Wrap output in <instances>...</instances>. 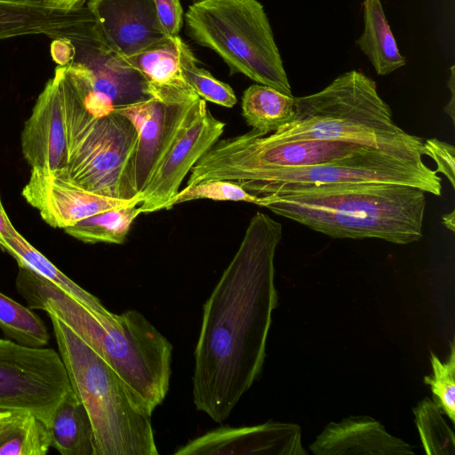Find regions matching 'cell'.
Returning a JSON list of instances; mask_svg holds the SVG:
<instances>
[{"label": "cell", "mask_w": 455, "mask_h": 455, "mask_svg": "<svg viewBox=\"0 0 455 455\" xmlns=\"http://www.w3.org/2000/svg\"><path fill=\"white\" fill-rule=\"evenodd\" d=\"M21 195L48 225L63 229L97 213L140 204L139 195L130 200L100 196L37 169H31Z\"/></svg>", "instance_id": "cell-13"}, {"label": "cell", "mask_w": 455, "mask_h": 455, "mask_svg": "<svg viewBox=\"0 0 455 455\" xmlns=\"http://www.w3.org/2000/svg\"><path fill=\"white\" fill-rule=\"evenodd\" d=\"M443 224L451 232H455V211L443 214L442 216Z\"/></svg>", "instance_id": "cell-37"}, {"label": "cell", "mask_w": 455, "mask_h": 455, "mask_svg": "<svg viewBox=\"0 0 455 455\" xmlns=\"http://www.w3.org/2000/svg\"><path fill=\"white\" fill-rule=\"evenodd\" d=\"M315 455H413L412 447L369 416L331 422L309 445Z\"/></svg>", "instance_id": "cell-18"}, {"label": "cell", "mask_w": 455, "mask_h": 455, "mask_svg": "<svg viewBox=\"0 0 455 455\" xmlns=\"http://www.w3.org/2000/svg\"><path fill=\"white\" fill-rule=\"evenodd\" d=\"M176 455H307L301 429L291 423L267 421L251 427H220L173 452Z\"/></svg>", "instance_id": "cell-15"}, {"label": "cell", "mask_w": 455, "mask_h": 455, "mask_svg": "<svg viewBox=\"0 0 455 455\" xmlns=\"http://www.w3.org/2000/svg\"><path fill=\"white\" fill-rule=\"evenodd\" d=\"M432 374L424 377V382L431 388L434 403L452 423L455 420V344H451L450 355L441 362L431 352Z\"/></svg>", "instance_id": "cell-29"}, {"label": "cell", "mask_w": 455, "mask_h": 455, "mask_svg": "<svg viewBox=\"0 0 455 455\" xmlns=\"http://www.w3.org/2000/svg\"><path fill=\"white\" fill-rule=\"evenodd\" d=\"M363 29L355 41L379 76L388 75L406 64L386 17L380 0L362 3Z\"/></svg>", "instance_id": "cell-21"}, {"label": "cell", "mask_w": 455, "mask_h": 455, "mask_svg": "<svg viewBox=\"0 0 455 455\" xmlns=\"http://www.w3.org/2000/svg\"><path fill=\"white\" fill-rule=\"evenodd\" d=\"M282 234L281 223L256 212L204 305L193 402L214 422L228 418L262 371L278 301L274 259Z\"/></svg>", "instance_id": "cell-1"}, {"label": "cell", "mask_w": 455, "mask_h": 455, "mask_svg": "<svg viewBox=\"0 0 455 455\" xmlns=\"http://www.w3.org/2000/svg\"><path fill=\"white\" fill-rule=\"evenodd\" d=\"M85 0H55V4L65 9H73L84 6Z\"/></svg>", "instance_id": "cell-36"}, {"label": "cell", "mask_w": 455, "mask_h": 455, "mask_svg": "<svg viewBox=\"0 0 455 455\" xmlns=\"http://www.w3.org/2000/svg\"><path fill=\"white\" fill-rule=\"evenodd\" d=\"M226 124L208 109L205 100L170 148L145 188L139 194L140 213L166 210L192 167L222 135Z\"/></svg>", "instance_id": "cell-12"}, {"label": "cell", "mask_w": 455, "mask_h": 455, "mask_svg": "<svg viewBox=\"0 0 455 455\" xmlns=\"http://www.w3.org/2000/svg\"><path fill=\"white\" fill-rule=\"evenodd\" d=\"M263 206L332 238H377L395 244L420 240L427 205L419 188L381 181L286 188Z\"/></svg>", "instance_id": "cell-3"}, {"label": "cell", "mask_w": 455, "mask_h": 455, "mask_svg": "<svg viewBox=\"0 0 455 455\" xmlns=\"http://www.w3.org/2000/svg\"><path fill=\"white\" fill-rule=\"evenodd\" d=\"M425 156L431 157L436 164V172L443 173L455 188V148L452 145L436 138L424 141Z\"/></svg>", "instance_id": "cell-31"}, {"label": "cell", "mask_w": 455, "mask_h": 455, "mask_svg": "<svg viewBox=\"0 0 455 455\" xmlns=\"http://www.w3.org/2000/svg\"><path fill=\"white\" fill-rule=\"evenodd\" d=\"M198 199H211L214 201H233L263 205V198L246 192L241 186L222 180H212L185 187L168 204L166 210L174 205Z\"/></svg>", "instance_id": "cell-30"}, {"label": "cell", "mask_w": 455, "mask_h": 455, "mask_svg": "<svg viewBox=\"0 0 455 455\" xmlns=\"http://www.w3.org/2000/svg\"><path fill=\"white\" fill-rule=\"evenodd\" d=\"M50 448L48 427L30 412H13L0 429V455H45Z\"/></svg>", "instance_id": "cell-25"}, {"label": "cell", "mask_w": 455, "mask_h": 455, "mask_svg": "<svg viewBox=\"0 0 455 455\" xmlns=\"http://www.w3.org/2000/svg\"><path fill=\"white\" fill-rule=\"evenodd\" d=\"M178 45L181 74L199 98L222 107H234L237 99L231 86L199 68L192 51L180 37Z\"/></svg>", "instance_id": "cell-27"}, {"label": "cell", "mask_w": 455, "mask_h": 455, "mask_svg": "<svg viewBox=\"0 0 455 455\" xmlns=\"http://www.w3.org/2000/svg\"><path fill=\"white\" fill-rule=\"evenodd\" d=\"M448 88L451 91V100L448 101L447 105L444 108V112L451 117L452 123L454 124V108H455V71L454 66L451 67V74L447 83Z\"/></svg>", "instance_id": "cell-35"}, {"label": "cell", "mask_w": 455, "mask_h": 455, "mask_svg": "<svg viewBox=\"0 0 455 455\" xmlns=\"http://www.w3.org/2000/svg\"><path fill=\"white\" fill-rule=\"evenodd\" d=\"M0 329L12 340L32 347H43L50 339L46 325L37 314L1 291Z\"/></svg>", "instance_id": "cell-26"}, {"label": "cell", "mask_w": 455, "mask_h": 455, "mask_svg": "<svg viewBox=\"0 0 455 455\" xmlns=\"http://www.w3.org/2000/svg\"><path fill=\"white\" fill-rule=\"evenodd\" d=\"M140 214L139 204L105 211L64 228L70 236L85 243L122 244L134 220Z\"/></svg>", "instance_id": "cell-24"}, {"label": "cell", "mask_w": 455, "mask_h": 455, "mask_svg": "<svg viewBox=\"0 0 455 455\" xmlns=\"http://www.w3.org/2000/svg\"><path fill=\"white\" fill-rule=\"evenodd\" d=\"M204 100L167 103L149 98L118 106L113 111L127 117L138 133L136 184L139 194L179 136L197 114Z\"/></svg>", "instance_id": "cell-11"}, {"label": "cell", "mask_w": 455, "mask_h": 455, "mask_svg": "<svg viewBox=\"0 0 455 455\" xmlns=\"http://www.w3.org/2000/svg\"><path fill=\"white\" fill-rule=\"evenodd\" d=\"M48 315L71 387L90 417L96 455H157L152 415L101 356Z\"/></svg>", "instance_id": "cell-5"}, {"label": "cell", "mask_w": 455, "mask_h": 455, "mask_svg": "<svg viewBox=\"0 0 455 455\" xmlns=\"http://www.w3.org/2000/svg\"><path fill=\"white\" fill-rule=\"evenodd\" d=\"M21 151L31 169L62 177L67 172V138L58 68L37 97L20 135Z\"/></svg>", "instance_id": "cell-14"}, {"label": "cell", "mask_w": 455, "mask_h": 455, "mask_svg": "<svg viewBox=\"0 0 455 455\" xmlns=\"http://www.w3.org/2000/svg\"><path fill=\"white\" fill-rule=\"evenodd\" d=\"M190 1H193L194 3H196V2L202 1V0H190Z\"/></svg>", "instance_id": "cell-39"}, {"label": "cell", "mask_w": 455, "mask_h": 455, "mask_svg": "<svg viewBox=\"0 0 455 455\" xmlns=\"http://www.w3.org/2000/svg\"><path fill=\"white\" fill-rule=\"evenodd\" d=\"M186 33L215 52L230 75L241 73L257 84L292 96L268 17L258 0H202L185 14Z\"/></svg>", "instance_id": "cell-7"}, {"label": "cell", "mask_w": 455, "mask_h": 455, "mask_svg": "<svg viewBox=\"0 0 455 455\" xmlns=\"http://www.w3.org/2000/svg\"><path fill=\"white\" fill-rule=\"evenodd\" d=\"M0 248L18 263L67 291L84 304L93 307L103 305L100 299L72 281L44 255L31 245L16 229L0 243Z\"/></svg>", "instance_id": "cell-23"}, {"label": "cell", "mask_w": 455, "mask_h": 455, "mask_svg": "<svg viewBox=\"0 0 455 455\" xmlns=\"http://www.w3.org/2000/svg\"><path fill=\"white\" fill-rule=\"evenodd\" d=\"M87 8L102 39L124 59L166 37L154 0H89Z\"/></svg>", "instance_id": "cell-16"}, {"label": "cell", "mask_w": 455, "mask_h": 455, "mask_svg": "<svg viewBox=\"0 0 455 455\" xmlns=\"http://www.w3.org/2000/svg\"><path fill=\"white\" fill-rule=\"evenodd\" d=\"M15 286L30 309L55 315L101 356L152 415L169 390L172 346L140 312L91 307L25 267Z\"/></svg>", "instance_id": "cell-2"}, {"label": "cell", "mask_w": 455, "mask_h": 455, "mask_svg": "<svg viewBox=\"0 0 455 455\" xmlns=\"http://www.w3.org/2000/svg\"><path fill=\"white\" fill-rule=\"evenodd\" d=\"M51 55L60 67L69 64L75 55V48L69 39L57 38L51 44Z\"/></svg>", "instance_id": "cell-33"}, {"label": "cell", "mask_w": 455, "mask_h": 455, "mask_svg": "<svg viewBox=\"0 0 455 455\" xmlns=\"http://www.w3.org/2000/svg\"><path fill=\"white\" fill-rule=\"evenodd\" d=\"M69 40L75 55L64 73L90 114L103 116L116 107L152 98L142 74L102 39L94 17Z\"/></svg>", "instance_id": "cell-9"}, {"label": "cell", "mask_w": 455, "mask_h": 455, "mask_svg": "<svg viewBox=\"0 0 455 455\" xmlns=\"http://www.w3.org/2000/svg\"><path fill=\"white\" fill-rule=\"evenodd\" d=\"M178 41L179 36H166L148 49L124 59L146 78L151 97L167 103L199 99L181 74Z\"/></svg>", "instance_id": "cell-19"}, {"label": "cell", "mask_w": 455, "mask_h": 455, "mask_svg": "<svg viewBox=\"0 0 455 455\" xmlns=\"http://www.w3.org/2000/svg\"><path fill=\"white\" fill-rule=\"evenodd\" d=\"M48 429L51 448L60 454L96 455L90 417L73 389L56 408Z\"/></svg>", "instance_id": "cell-20"}, {"label": "cell", "mask_w": 455, "mask_h": 455, "mask_svg": "<svg viewBox=\"0 0 455 455\" xmlns=\"http://www.w3.org/2000/svg\"><path fill=\"white\" fill-rule=\"evenodd\" d=\"M424 161L399 158L369 148L355 155L322 164L249 172L231 182L258 197L291 187L342 182L381 181L419 188L440 196L442 179Z\"/></svg>", "instance_id": "cell-8"}, {"label": "cell", "mask_w": 455, "mask_h": 455, "mask_svg": "<svg viewBox=\"0 0 455 455\" xmlns=\"http://www.w3.org/2000/svg\"><path fill=\"white\" fill-rule=\"evenodd\" d=\"M242 114L251 129L267 135L294 119V97L270 86L255 84L243 94Z\"/></svg>", "instance_id": "cell-22"}, {"label": "cell", "mask_w": 455, "mask_h": 455, "mask_svg": "<svg viewBox=\"0 0 455 455\" xmlns=\"http://www.w3.org/2000/svg\"><path fill=\"white\" fill-rule=\"evenodd\" d=\"M158 21L166 36H178L183 25V9L180 0H154Z\"/></svg>", "instance_id": "cell-32"}, {"label": "cell", "mask_w": 455, "mask_h": 455, "mask_svg": "<svg viewBox=\"0 0 455 455\" xmlns=\"http://www.w3.org/2000/svg\"><path fill=\"white\" fill-rule=\"evenodd\" d=\"M414 421L427 454L454 455L455 437L440 408L428 397L413 408Z\"/></svg>", "instance_id": "cell-28"}, {"label": "cell", "mask_w": 455, "mask_h": 455, "mask_svg": "<svg viewBox=\"0 0 455 455\" xmlns=\"http://www.w3.org/2000/svg\"><path fill=\"white\" fill-rule=\"evenodd\" d=\"M71 389L59 352L0 339L1 411L30 412L49 427Z\"/></svg>", "instance_id": "cell-10"}, {"label": "cell", "mask_w": 455, "mask_h": 455, "mask_svg": "<svg viewBox=\"0 0 455 455\" xmlns=\"http://www.w3.org/2000/svg\"><path fill=\"white\" fill-rule=\"evenodd\" d=\"M15 229L4 210L0 195V243Z\"/></svg>", "instance_id": "cell-34"}, {"label": "cell", "mask_w": 455, "mask_h": 455, "mask_svg": "<svg viewBox=\"0 0 455 455\" xmlns=\"http://www.w3.org/2000/svg\"><path fill=\"white\" fill-rule=\"evenodd\" d=\"M295 117L269 133L281 140H322L370 147L422 162L424 140L400 128L373 79L358 70L337 76L320 92L294 97Z\"/></svg>", "instance_id": "cell-4"}, {"label": "cell", "mask_w": 455, "mask_h": 455, "mask_svg": "<svg viewBox=\"0 0 455 455\" xmlns=\"http://www.w3.org/2000/svg\"><path fill=\"white\" fill-rule=\"evenodd\" d=\"M13 412L0 410V429L12 419Z\"/></svg>", "instance_id": "cell-38"}, {"label": "cell", "mask_w": 455, "mask_h": 455, "mask_svg": "<svg viewBox=\"0 0 455 455\" xmlns=\"http://www.w3.org/2000/svg\"><path fill=\"white\" fill-rule=\"evenodd\" d=\"M61 96L67 138V172L62 178L90 192L130 200L136 184L138 133L124 116L112 111L90 114L82 105L62 67Z\"/></svg>", "instance_id": "cell-6"}, {"label": "cell", "mask_w": 455, "mask_h": 455, "mask_svg": "<svg viewBox=\"0 0 455 455\" xmlns=\"http://www.w3.org/2000/svg\"><path fill=\"white\" fill-rule=\"evenodd\" d=\"M92 15L84 6L65 9L29 0H0V40L31 35L69 39Z\"/></svg>", "instance_id": "cell-17"}]
</instances>
